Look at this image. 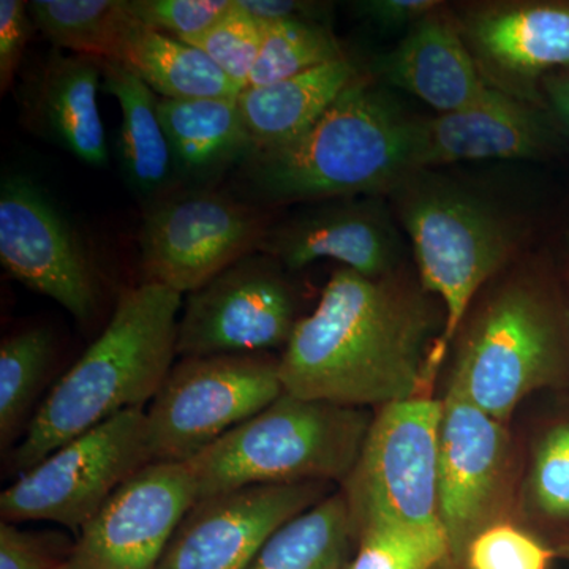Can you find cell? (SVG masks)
<instances>
[{"label": "cell", "mask_w": 569, "mask_h": 569, "mask_svg": "<svg viewBox=\"0 0 569 569\" xmlns=\"http://www.w3.org/2000/svg\"><path fill=\"white\" fill-rule=\"evenodd\" d=\"M433 313L421 295L343 268L301 318L279 361L283 391L336 406L387 407L418 396Z\"/></svg>", "instance_id": "1"}, {"label": "cell", "mask_w": 569, "mask_h": 569, "mask_svg": "<svg viewBox=\"0 0 569 569\" xmlns=\"http://www.w3.org/2000/svg\"><path fill=\"white\" fill-rule=\"evenodd\" d=\"M182 295L142 282L123 291L110 323L41 402L13 456L26 473L73 438L151 403L173 369Z\"/></svg>", "instance_id": "2"}, {"label": "cell", "mask_w": 569, "mask_h": 569, "mask_svg": "<svg viewBox=\"0 0 569 569\" xmlns=\"http://www.w3.org/2000/svg\"><path fill=\"white\" fill-rule=\"evenodd\" d=\"M417 123L359 77L305 134L253 149L239 182L269 204L380 192L413 170Z\"/></svg>", "instance_id": "3"}, {"label": "cell", "mask_w": 569, "mask_h": 569, "mask_svg": "<svg viewBox=\"0 0 569 569\" xmlns=\"http://www.w3.org/2000/svg\"><path fill=\"white\" fill-rule=\"evenodd\" d=\"M369 427L362 408L283 392L186 463L198 501L250 486L343 482Z\"/></svg>", "instance_id": "4"}, {"label": "cell", "mask_w": 569, "mask_h": 569, "mask_svg": "<svg viewBox=\"0 0 569 569\" xmlns=\"http://www.w3.org/2000/svg\"><path fill=\"white\" fill-rule=\"evenodd\" d=\"M451 381L501 425L531 392L567 387L569 347L548 299L527 284L493 296L460 343Z\"/></svg>", "instance_id": "5"}, {"label": "cell", "mask_w": 569, "mask_h": 569, "mask_svg": "<svg viewBox=\"0 0 569 569\" xmlns=\"http://www.w3.org/2000/svg\"><path fill=\"white\" fill-rule=\"evenodd\" d=\"M441 400L417 396L381 407L343 481L356 539L381 527L438 526Z\"/></svg>", "instance_id": "6"}, {"label": "cell", "mask_w": 569, "mask_h": 569, "mask_svg": "<svg viewBox=\"0 0 569 569\" xmlns=\"http://www.w3.org/2000/svg\"><path fill=\"white\" fill-rule=\"evenodd\" d=\"M283 392L263 353L182 358L146 410L153 462H189Z\"/></svg>", "instance_id": "7"}, {"label": "cell", "mask_w": 569, "mask_h": 569, "mask_svg": "<svg viewBox=\"0 0 569 569\" xmlns=\"http://www.w3.org/2000/svg\"><path fill=\"white\" fill-rule=\"evenodd\" d=\"M151 462L146 410L122 411L22 473L0 496V515L10 523L43 520L80 533Z\"/></svg>", "instance_id": "8"}, {"label": "cell", "mask_w": 569, "mask_h": 569, "mask_svg": "<svg viewBox=\"0 0 569 569\" xmlns=\"http://www.w3.org/2000/svg\"><path fill=\"white\" fill-rule=\"evenodd\" d=\"M272 222L263 209L209 187L176 190L149 203L140 228L144 282L192 293L258 252Z\"/></svg>", "instance_id": "9"}, {"label": "cell", "mask_w": 569, "mask_h": 569, "mask_svg": "<svg viewBox=\"0 0 569 569\" xmlns=\"http://www.w3.org/2000/svg\"><path fill=\"white\" fill-rule=\"evenodd\" d=\"M422 290L443 301V346L466 317L471 299L507 263L515 241L507 224L475 198L427 189L403 204Z\"/></svg>", "instance_id": "10"}, {"label": "cell", "mask_w": 569, "mask_h": 569, "mask_svg": "<svg viewBox=\"0 0 569 569\" xmlns=\"http://www.w3.org/2000/svg\"><path fill=\"white\" fill-rule=\"evenodd\" d=\"M511 473L507 427L449 381L438 438V520L448 561L460 568L478 533L500 522Z\"/></svg>", "instance_id": "11"}, {"label": "cell", "mask_w": 569, "mask_h": 569, "mask_svg": "<svg viewBox=\"0 0 569 569\" xmlns=\"http://www.w3.org/2000/svg\"><path fill=\"white\" fill-rule=\"evenodd\" d=\"M282 268L269 254L254 252L187 295L176 353L254 355L287 346L298 320Z\"/></svg>", "instance_id": "12"}, {"label": "cell", "mask_w": 569, "mask_h": 569, "mask_svg": "<svg viewBox=\"0 0 569 569\" xmlns=\"http://www.w3.org/2000/svg\"><path fill=\"white\" fill-rule=\"evenodd\" d=\"M0 261L81 323L99 312L102 279L91 252L50 197L24 176H6L0 186Z\"/></svg>", "instance_id": "13"}, {"label": "cell", "mask_w": 569, "mask_h": 569, "mask_svg": "<svg viewBox=\"0 0 569 569\" xmlns=\"http://www.w3.org/2000/svg\"><path fill=\"white\" fill-rule=\"evenodd\" d=\"M197 501L186 462H151L82 527L59 569H156Z\"/></svg>", "instance_id": "14"}, {"label": "cell", "mask_w": 569, "mask_h": 569, "mask_svg": "<svg viewBox=\"0 0 569 569\" xmlns=\"http://www.w3.org/2000/svg\"><path fill=\"white\" fill-rule=\"evenodd\" d=\"M328 486H250L197 501L156 569H246L283 523L328 497Z\"/></svg>", "instance_id": "15"}, {"label": "cell", "mask_w": 569, "mask_h": 569, "mask_svg": "<svg viewBox=\"0 0 569 569\" xmlns=\"http://www.w3.org/2000/svg\"><path fill=\"white\" fill-rule=\"evenodd\" d=\"M258 252L298 271L318 260H336L367 279H381L396 263V241L376 206L329 203L271 224Z\"/></svg>", "instance_id": "16"}, {"label": "cell", "mask_w": 569, "mask_h": 569, "mask_svg": "<svg viewBox=\"0 0 569 569\" xmlns=\"http://www.w3.org/2000/svg\"><path fill=\"white\" fill-rule=\"evenodd\" d=\"M548 141L545 123L518 97L488 86L475 102L417 123L415 168L538 156Z\"/></svg>", "instance_id": "17"}, {"label": "cell", "mask_w": 569, "mask_h": 569, "mask_svg": "<svg viewBox=\"0 0 569 569\" xmlns=\"http://www.w3.org/2000/svg\"><path fill=\"white\" fill-rule=\"evenodd\" d=\"M467 31L475 61L509 96L542 71L569 67V6L497 7L478 13Z\"/></svg>", "instance_id": "18"}, {"label": "cell", "mask_w": 569, "mask_h": 569, "mask_svg": "<svg viewBox=\"0 0 569 569\" xmlns=\"http://www.w3.org/2000/svg\"><path fill=\"white\" fill-rule=\"evenodd\" d=\"M377 69L389 84L413 93L440 114L467 107L488 89L460 33L433 14L417 22Z\"/></svg>", "instance_id": "19"}, {"label": "cell", "mask_w": 569, "mask_h": 569, "mask_svg": "<svg viewBox=\"0 0 569 569\" xmlns=\"http://www.w3.org/2000/svg\"><path fill=\"white\" fill-rule=\"evenodd\" d=\"M102 82V61L52 52L31 91V112L37 126L56 144L96 168L108 162L99 108Z\"/></svg>", "instance_id": "20"}, {"label": "cell", "mask_w": 569, "mask_h": 569, "mask_svg": "<svg viewBox=\"0 0 569 569\" xmlns=\"http://www.w3.org/2000/svg\"><path fill=\"white\" fill-rule=\"evenodd\" d=\"M358 78L359 70L346 58L288 80L244 89L238 104L254 149L284 144L305 134Z\"/></svg>", "instance_id": "21"}, {"label": "cell", "mask_w": 569, "mask_h": 569, "mask_svg": "<svg viewBox=\"0 0 569 569\" xmlns=\"http://www.w3.org/2000/svg\"><path fill=\"white\" fill-rule=\"evenodd\" d=\"M102 89L121 107L122 163L133 189L149 203L176 192L179 170L160 118V97L116 62H103Z\"/></svg>", "instance_id": "22"}, {"label": "cell", "mask_w": 569, "mask_h": 569, "mask_svg": "<svg viewBox=\"0 0 569 569\" xmlns=\"http://www.w3.org/2000/svg\"><path fill=\"white\" fill-rule=\"evenodd\" d=\"M160 118L173 148L179 174L208 181L254 144L234 99H160Z\"/></svg>", "instance_id": "23"}, {"label": "cell", "mask_w": 569, "mask_h": 569, "mask_svg": "<svg viewBox=\"0 0 569 569\" xmlns=\"http://www.w3.org/2000/svg\"><path fill=\"white\" fill-rule=\"evenodd\" d=\"M121 66L160 99H234L242 89L197 47L134 20Z\"/></svg>", "instance_id": "24"}, {"label": "cell", "mask_w": 569, "mask_h": 569, "mask_svg": "<svg viewBox=\"0 0 569 569\" xmlns=\"http://www.w3.org/2000/svg\"><path fill=\"white\" fill-rule=\"evenodd\" d=\"M353 539L346 496L332 493L283 523L246 569H346Z\"/></svg>", "instance_id": "25"}, {"label": "cell", "mask_w": 569, "mask_h": 569, "mask_svg": "<svg viewBox=\"0 0 569 569\" xmlns=\"http://www.w3.org/2000/svg\"><path fill=\"white\" fill-rule=\"evenodd\" d=\"M28 7L36 28L54 47L121 63L134 22L127 0H33Z\"/></svg>", "instance_id": "26"}, {"label": "cell", "mask_w": 569, "mask_h": 569, "mask_svg": "<svg viewBox=\"0 0 569 569\" xmlns=\"http://www.w3.org/2000/svg\"><path fill=\"white\" fill-rule=\"evenodd\" d=\"M54 356V337L47 328H31L6 337L0 346V441L18 436Z\"/></svg>", "instance_id": "27"}, {"label": "cell", "mask_w": 569, "mask_h": 569, "mask_svg": "<svg viewBox=\"0 0 569 569\" xmlns=\"http://www.w3.org/2000/svg\"><path fill=\"white\" fill-rule=\"evenodd\" d=\"M346 58L335 33L321 22H269L264 24L263 44L246 89L288 80Z\"/></svg>", "instance_id": "28"}, {"label": "cell", "mask_w": 569, "mask_h": 569, "mask_svg": "<svg viewBox=\"0 0 569 569\" xmlns=\"http://www.w3.org/2000/svg\"><path fill=\"white\" fill-rule=\"evenodd\" d=\"M523 509L535 522L569 533V417L557 419L533 449L523 485Z\"/></svg>", "instance_id": "29"}, {"label": "cell", "mask_w": 569, "mask_h": 569, "mask_svg": "<svg viewBox=\"0 0 569 569\" xmlns=\"http://www.w3.org/2000/svg\"><path fill=\"white\" fill-rule=\"evenodd\" d=\"M359 548L346 569H437L448 561L440 523L432 527H381L358 538Z\"/></svg>", "instance_id": "30"}, {"label": "cell", "mask_w": 569, "mask_h": 569, "mask_svg": "<svg viewBox=\"0 0 569 569\" xmlns=\"http://www.w3.org/2000/svg\"><path fill=\"white\" fill-rule=\"evenodd\" d=\"M264 24L233 7L209 31L183 40L209 56L220 70L244 91L263 44ZM182 41V40H181Z\"/></svg>", "instance_id": "31"}, {"label": "cell", "mask_w": 569, "mask_h": 569, "mask_svg": "<svg viewBox=\"0 0 569 569\" xmlns=\"http://www.w3.org/2000/svg\"><path fill=\"white\" fill-rule=\"evenodd\" d=\"M556 549L507 520L475 537L466 553V569H549Z\"/></svg>", "instance_id": "32"}, {"label": "cell", "mask_w": 569, "mask_h": 569, "mask_svg": "<svg viewBox=\"0 0 569 569\" xmlns=\"http://www.w3.org/2000/svg\"><path fill=\"white\" fill-rule=\"evenodd\" d=\"M233 7V0H127L134 20L178 40L212 28Z\"/></svg>", "instance_id": "33"}, {"label": "cell", "mask_w": 569, "mask_h": 569, "mask_svg": "<svg viewBox=\"0 0 569 569\" xmlns=\"http://www.w3.org/2000/svg\"><path fill=\"white\" fill-rule=\"evenodd\" d=\"M32 18L28 2L2 0L0 2V92L13 86L28 41L31 39Z\"/></svg>", "instance_id": "34"}, {"label": "cell", "mask_w": 569, "mask_h": 569, "mask_svg": "<svg viewBox=\"0 0 569 569\" xmlns=\"http://www.w3.org/2000/svg\"><path fill=\"white\" fill-rule=\"evenodd\" d=\"M62 563L43 537L10 522L0 526V569H59Z\"/></svg>", "instance_id": "35"}, {"label": "cell", "mask_w": 569, "mask_h": 569, "mask_svg": "<svg viewBox=\"0 0 569 569\" xmlns=\"http://www.w3.org/2000/svg\"><path fill=\"white\" fill-rule=\"evenodd\" d=\"M437 6L432 0H369L359 3L358 10L380 28L397 29L425 20Z\"/></svg>", "instance_id": "36"}, {"label": "cell", "mask_w": 569, "mask_h": 569, "mask_svg": "<svg viewBox=\"0 0 569 569\" xmlns=\"http://www.w3.org/2000/svg\"><path fill=\"white\" fill-rule=\"evenodd\" d=\"M236 3L263 24L279 21L321 22L320 18L323 17V6L299 0H236Z\"/></svg>", "instance_id": "37"}, {"label": "cell", "mask_w": 569, "mask_h": 569, "mask_svg": "<svg viewBox=\"0 0 569 569\" xmlns=\"http://www.w3.org/2000/svg\"><path fill=\"white\" fill-rule=\"evenodd\" d=\"M550 99H552L556 111L561 119L569 126V78L553 81L549 86Z\"/></svg>", "instance_id": "38"}, {"label": "cell", "mask_w": 569, "mask_h": 569, "mask_svg": "<svg viewBox=\"0 0 569 569\" xmlns=\"http://www.w3.org/2000/svg\"><path fill=\"white\" fill-rule=\"evenodd\" d=\"M552 548L556 549L557 557L569 561V533L553 538Z\"/></svg>", "instance_id": "39"}]
</instances>
